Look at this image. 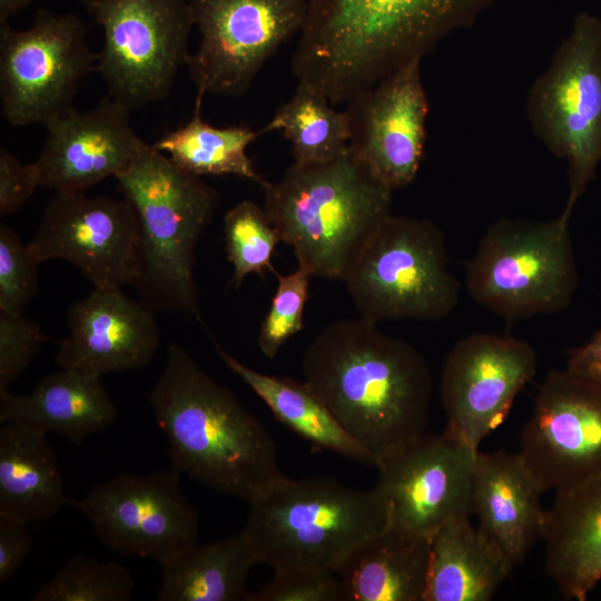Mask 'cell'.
<instances>
[{
    "mask_svg": "<svg viewBox=\"0 0 601 601\" xmlns=\"http://www.w3.org/2000/svg\"><path fill=\"white\" fill-rule=\"evenodd\" d=\"M304 382L376 467L427 433L433 381L422 353L363 317L324 326L303 356Z\"/></svg>",
    "mask_w": 601,
    "mask_h": 601,
    "instance_id": "1",
    "label": "cell"
},
{
    "mask_svg": "<svg viewBox=\"0 0 601 601\" xmlns=\"http://www.w3.org/2000/svg\"><path fill=\"white\" fill-rule=\"evenodd\" d=\"M494 0H307L292 57L298 82L334 106L422 59Z\"/></svg>",
    "mask_w": 601,
    "mask_h": 601,
    "instance_id": "2",
    "label": "cell"
},
{
    "mask_svg": "<svg viewBox=\"0 0 601 601\" xmlns=\"http://www.w3.org/2000/svg\"><path fill=\"white\" fill-rule=\"evenodd\" d=\"M148 403L179 474L248 504L285 477L266 427L180 345H169Z\"/></svg>",
    "mask_w": 601,
    "mask_h": 601,
    "instance_id": "3",
    "label": "cell"
},
{
    "mask_svg": "<svg viewBox=\"0 0 601 601\" xmlns=\"http://www.w3.org/2000/svg\"><path fill=\"white\" fill-rule=\"evenodd\" d=\"M264 210L297 266L311 276L343 282L372 235L390 215L393 190L348 150L325 162H293L267 181Z\"/></svg>",
    "mask_w": 601,
    "mask_h": 601,
    "instance_id": "4",
    "label": "cell"
},
{
    "mask_svg": "<svg viewBox=\"0 0 601 601\" xmlns=\"http://www.w3.org/2000/svg\"><path fill=\"white\" fill-rule=\"evenodd\" d=\"M116 179L138 221L139 266L132 286L140 299L154 312L199 321L195 247L219 204L218 193L148 144Z\"/></svg>",
    "mask_w": 601,
    "mask_h": 601,
    "instance_id": "5",
    "label": "cell"
},
{
    "mask_svg": "<svg viewBox=\"0 0 601 601\" xmlns=\"http://www.w3.org/2000/svg\"><path fill=\"white\" fill-rule=\"evenodd\" d=\"M387 524L373 489L345 486L331 477H284L249 503L242 532L258 563L274 571L322 568L337 573L364 541Z\"/></svg>",
    "mask_w": 601,
    "mask_h": 601,
    "instance_id": "6",
    "label": "cell"
},
{
    "mask_svg": "<svg viewBox=\"0 0 601 601\" xmlns=\"http://www.w3.org/2000/svg\"><path fill=\"white\" fill-rule=\"evenodd\" d=\"M443 231L431 220L390 214L343 279L359 316L440 321L459 303Z\"/></svg>",
    "mask_w": 601,
    "mask_h": 601,
    "instance_id": "7",
    "label": "cell"
},
{
    "mask_svg": "<svg viewBox=\"0 0 601 601\" xmlns=\"http://www.w3.org/2000/svg\"><path fill=\"white\" fill-rule=\"evenodd\" d=\"M570 217L491 224L466 265L469 295L505 321L568 307L578 285Z\"/></svg>",
    "mask_w": 601,
    "mask_h": 601,
    "instance_id": "8",
    "label": "cell"
},
{
    "mask_svg": "<svg viewBox=\"0 0 601 601\" xmlns=\"http://www.w3.org/2000/svg\"><path fill=\"white\" fill-rule=\"evenodd\" d=\"M534 132L569 170L571 215L601 162V19L582 12L529 93Z\"/></svg>",
    "mask_w": 601,
    "mask_h": 601,
    "instance_id": "9",
    "label": "cell"
},
{
    "mask_svg": "<svg viewBox=\"0 0 601 601\" xmlns=\"http://www.w3.org/2000/svg\"><path fill=\"white\" fill-rule=\"evenodd\" d=\"M102 30L96 72L130 111L165 99L186 66L194 27L188 0H80Z\"/></svg>",
    "mask_w": 601,
    "mask_h": 601,
    "instance_id": "10",
    "label": "cell"
},
{
    "mask_svg": "<svg viewBox=\"0 0 601 601\" xmlns=\"http://www.w3.org/2000/svg\"><path fill=\"white\" fill-rule=\"evenodd\" d=\"M87 31L79 16L48 9L24 30L0 24L1 111L12 127H45L73 108L81 82L96 72Z\"/></svg>",
    "mask_w": 601,
    "mask_h": 601,
    "instance_id": "11",
    "label": "cell"
},
{
    "mask_svg": "<svg viewBox=\"0 0 601 601\" xmlns=\"http://www.w3.org/2000/svg\"><path fill=\"white\" fill-rule=\"evenodd\" d=\"M199 33L186 67L199 95L240 96L305 21L307 0H188Z\"/></svg>",
    "mask_w": 601,
    "mask_h": 601,
    "instance_id": "12",
    "label": "cell"
},
{
    "mask_svg": "<svg viewBox=\"0 0 601 601\" xmlns=\"http://www.w3.org/2000/svg\"><path fill=\"white\" fill-rule=\"evenodd\" d=\"M180 475L173 467L119 473L82 499H70L69 505L86 516L110 551L159 563L198 542V515L180 490Z\"/></svg>",
    "mask_w": 601,
    "mask_h": 601,
    "instance_id": "13",
    "label": "cell"
},
{
    "mask_svg": "<svg viewBox=\"0 0 601 601\" xmlns=\"http://www.w3.org/2000/svg\"><path fill=\"white\" fill-rule=\"evenodd\" d=\"M28 246L39 264L66 260L95 288L120 289L138 274V221L125 197L56 191Z\"/></svg>",
    "mask_w": 601,
    "mask_h": 601,
    "instance_id": "14",
    "label": "cell"
},
{
    "mask_svg": "<svg viewBox=\"0 0 601 601\" xmlns=\"http://www.w3.org/2000/svg\"><path fill=\"white\" fill-rule=\"evenodd\" d=\"M536 366L534 348L509 335L474 333L457 341L440 377L445 431L477 452L481 442L504 422Z\"/></svg>",
    "mask_w": 601,
    "mask_h": 601,
    "instance_id": "15",
    "label": "cell"
},
{
    "mask_svg": "<svg viewBox=\"0 0 601 601\" xmlns=\"http://www.w3.org/2000/svg\"><path fill=\"white\" fill-rule=\"evenodd\" d=\"M518 453L543 492L601 472V383L568 370L549 372Z\"/></svg>",
    "mask_w": 601,
    "mask_h": 601,
    "instance_id": "16",
    "label": "cell"
},
{
    "mask_svg": "<svg viewBox=\"0 0 601 601\" xmlns=\"http://www.w3.org/2000/svg\"><path fill=\"white\" fill-rule=\"evenodd\" d=\"M476 453L444 430L382 461L373 490L387 524L432 540L450 520L470 515Z\"/></svg>",
    "mask_w": 601,
    "mask_h": 601,
    "instance_id": "17",
    "label": "cell"
},
{
    "mask_svg": "<svg viewBox=\"0 0 601 601\" xmlns=\"http://www.w3.org/2000/svg\"><path fill=\"white\" fill-rule=\"evenodd\" d=\"M421 60L406 62L345 104L349 151L393 191L414 180L424 155L428 104Z\"/></svg>",
    "mask_w": 601,
    "mask_h": 601,
    "instance_id": "18",
    "label": "cell"
},
{
    "mask_svg": "<svg viewBox=\"0 0 601 601\" xmlns=\"http://www.w3.org/2000/svg\"><path fill=\"white\" fill-rule=\"evenodd\" d=\"M129 114L107 95L89 110L71 108L50 120L35 160L41 186L86 191L129 168L147 145L134 130Z\"/></svg>",
    "mask_w": 601,
    "mask_h": 601,
    "instance_id": "19",
    "label": "cell"
},
{
    "mask_svg": "<svg viewBox=\"0 0 601 601\" xmlns=\"http://www.w3.org/2000/svg\"><path fill=\"white\" fill-rule=\"evenodd\" d=\"M154 313L121 288H93L69 307V333L60 343L56 363L98 377L145 367L160 342Z\"/></svg>",
    "mask_w": 601,
    "mask_h": 601,
    "instance_id": "20",
    "label": "cell"
},
{
    "mask_svg": "<svg viewBox=\"0 0 601 601\" xmlns=\"http://www.w3.org/2000/svg\"><path fill=\"white\" fill-rule=\"evenodd\" d=\"M542 493L519 453L479 450L475 454L471 511L477 526L514 565L541 539L545 518Z\"/></svg>",
    "mask_w": 601,
    "mask_h": 601,
    "instance_id": "21",
    "label": "cell"
},
{
    "mask_svg": "<svg viewBox=\"0 0 601 601\" xmlns=\"http://www.w3.org/2000/svg\"><path fill=\"white\" fill-rule=\"evenodd\" d=\"M541 539L546 574L566 599L584 601L601 580V472L555 490Z\"/></svg>",
    "mask_w": 601,
    "mask_h": 601,
    "instance_id": "22",
    "label": "cell"
},
{
    "mask_svg": "<svg viewBox=\"0 0 601 601\" xmlns=\"http://www.w3.org/2000/svg\"><path fill=\"white\" fill-rule=\"evenodd\" d=\"M117 407L101 377L61 368L43 376L30 393L0 390V424L18 422L75 445L115 423Z\"/></svg>",
    "mask_w": 601,
    "mask_h": 601,
    "instance_id": "23",
    "label": "cell"
},
{
    "mask_svg": "<svg viewBox=\"0 0 601 601\" xmlns=\"http://www.w3.org/2000/svg\"><path fill=\"white\" fill-rule=\"evenodd\" d=\"M430 539L386 524L337 571L342 601H424Z\"/></svg>",
    "mask_w": 601,
    "mask_h": 601,
    "instance_id": "24",
    "label": "cell"
},
{
    "mask_svg": "<svg viewBox=\"0 0 601 601\" xmlns=\"http://www.w3.org/2000/svg\"><path fill=\"white\" fill-rule=\"evenodd\" d=\"M70 499L47 434L18 422L0 425V514L27 524L53 518Z\"/></svg>",
    "mask_w": 601,
    "mask_h": 601,
    "instance_id": "25",
    "label": "cell"
},
{
    "mask_svg": "<svg viewBox=\"0 0 601 601\" xmlns=\"http://www.w3.org/2000/svg\"><path fill=\"white\" fill-rule=\"evenodd\" d=\"M514 564L470 515L446 522L434 534L424 601H487Z\"/></svg>",
    "mask_w": 601,
    "mask_h": 601,
    "instance_id": "26",
    "label": "cell"
},
{
    "mask_svg": "<svg viewBox=\"0 0 601 601\" xmlns=\"http://www.w3.org/2000/svg\"><path fill=\"white\" fill-rule=\"evenodd\" d=\"M217 355L266 404L273 415L316 451H331L374 466L372 456L341 425L321 397L303 381L253 370L225 351L210 335Z\"/></svg>",
    "mask_w": 601,
    "mask_h": 601,
    "instance_id": "27",
    "label": "cell"
},
{
    "mask_svg": "<svg viewBox=\"0 0 601 601\" xmlns=\"http://www.w3.org/2000/svg\"><path fill=\"white\" fill-rule=\"evenodd\" d=\"M257 559L242 531L196 543L162 561L157 601H248L247 581Z\"/></svg>",
    "mask_w": 601,
    "mask_h": 601,
    "instance_id": "28",
    "label": "cell"
},
{
    "mask_svg": "<svg viewBox=\"0 0 601 601\" xmlns=\"http://www.w3.org/2000/svg\"><path fill=\"white\" fill-rule=\"evenodd\" d=\"M203 95L197 93L194 114L183 126L164 135L152 146L177 166L196 176L234 175L267 184L247 155L248 146L260 135L246 126L215 127L203 118Z\"/></svg>",
    "mask_w": 601,
    "mask_h": 601,
    "instance_id": "29",
    "label": "cell"
},
{
    "mask_svg": "<svg viewBox=\"0 0 601 601\" xmlns=\"http://www.w3.org/2000/svg\"><path fill=\"white\" fill-rule=\"evenodd\" d=\"M269 131L283 132L292 145L293 162L299 165L329 161L349 147L346 110H336L321 91L302 82L260 129L262 135Z\"/></svg>",
    "mask_w": 601,
    "mask_h": 601,
    "instance_id": "30",
    "label": "cell"
},
{
    "mask_svg": "<svg viewBox=\"0 0 601 601\" xmlns=\"http://www.w3.org/2000/svg\"><path fill=\"white\" fill-rule=\"evenodd\" d=\"M135 580L121 563L85 555L69 559L31 597L32 601H129Z\"/></svg>",
    "mask_w": 601,
    "mask_h": 601,
    "instance_id": "31",
    "label": "cell"
},
{
    "mask_svg": "<svg viewBox=\"0 0 601 601\" xmlns=\"http://www.w3.org/2000/svg\"><path fill=\"white\" fill-rule=\"evenodd\" d=\"M227 259L233 266L229 286L238 288L250 274L274 272L272 257L279 235L263 207L242 200L224 215Z\"/></svg>",
    "mask_w": 601,
    "mask_h": 601,
    "instance_id": "32",
    "label": "cell"
},
{
    "mask_svg": "<svg viewBox=\"0 0 601 601\" xmlns=\"http://www.w3.org/2000/svg\"><path fill=\"white\" fill-rule=\"evenodd\" d=\"M276 276V292L257 337L258 348L270 359L277 356L288 339L304 328V308L312 277L299 266L287 275Z\"/></svg>",
    "mask_w": 601,
    "mask_h": 601,
    "instance_id": "33",
    "label": "cell"
},
{
    "mask_svg": "<svg viewBox=\"0 0 601 601\" xmlns=\"http://www.w3.org/2000/svg\"><path fill=\"white\" fill-rule=\"evenodd\" d=\"M28 244L0 224V311L22 314L38 287V266Z\"/></svg>",
    "mask_w": 601,
    "mask_h": 601,
    "instance_id": "34",
    "label": "cell"
},
{
    "mask_svg": "<svg viewBox=\"0 0 601 601\" xmlns=\"http://www.w3.org/2000/svg\"><path fill=\"white\" fill-rule=\"evenodd\" d=\"M248 601H342L339 580L335 572L322 568L276 570Z\"/></svg>",
    "mask_w": 601,
    "mask_h": 601,
    "instance_id": "35",
    "label": "cell"
},
{
    "mask_svg": "<svg viewBox=\"0 0 601 601\" xmlns=\"http://www.w3.org/2000/svg\"><path fill=\"white\" fill-rule=\"evenodd\" d=\"M46 341L33 321L0 311V390H7L24 372Z\"/></svg>",
    "mask_w": 601,
    "mask_h": 601,
    "instance_id": "36",
    "label": "cell"
},
{
    "mask_svg": "<svg viewBox=\"0 0 601 601\" xmlns=\"http://www.w3.org/2000/svg\"><path fill=\"white\" fill-rule=\"evenodd\" d=\"M41 186L36 162L21 164L16 155L0 148V215L18 213Z\"/></svg>",
    "mask_w": 601,
    "mask_h": 601,
    "instance_id": "37",
    "label": "cell"
},
{
    "mask_svg": "<svg viewBox=\"0 0 601 601\" xmlns=\"http://www.w3.org/2000/svg\"><path fill=\"white\" fill-rule=\"evenodd\" d=\"M28 524L0 514V585H4L20 569L31 552L32 539Z\"/></svg>",
    "mask_w": 601,
    "mask_h": 601,
    "instance_id": "38",
    "label": "cell"
},
{
    "mask_svg": "<svg viewBox=\"0 0 601 601\" xmlns=\"http://www.w3.org/2000/svg\"><path fill=\"white\" fill-rule=\"evenodd\" d=\"M565 370L601 383V329L584 345L571 351Z\"/></svg>",
    "mask_w": 601,
    "mask_h": 601,
    "instance_id": "39",
    "label": "cell"
},
{
    "mask_svg": "<svg viewBox=\"0 0 601 601\" xmlns=\"http://www.w3.org/2000/svg\"><path fill=\"white\" fill-rule=\"evenodd\" d=\"M33 0H0V24L9 23L10 18L26 9Z\"/></svg>",
    "mask_w": 601,
    "mask_h": 601,
    "instance_id": "40",
    "label": "cell"
}]
</instances>
